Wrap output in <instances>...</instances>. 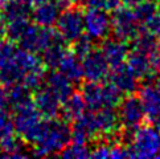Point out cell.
<instances>
[{
	"mask_svg": "<svg viewBox=\"0 0 160 159\" xmlns=\"http://www.w3.org/2000/svg\"><path fill=\"white\" fill-rule=\"evenodd\" d=\"M90 149L88 147V143H76L72 142L64 150L60 152V156L62 158H72V159H85L90 158Z\"/></svg>",
	"mask_w": 160,
	"mask_h": 159,
	"instance_id": "4316f807",
	"label": "cell"
},
{
	"mask_svg": "<svg viewBox=\"0 0 160 159\" xmlns=\"http://www.w3.org/2000/svg\"><path fill=\"white\" fill-rule=\"evenodd\" d=\"M82 69L86 81L99 82L108 76L110 65L101 50H91L82 59Z\"/></svg>",
	"mask_w": 160,
	"mask_h": 159,
	"instance_id": "30bf717a",
	"label": "cell"
},
{
	"mask_svg": "<svg viewBox=\"0 0 160 159\" xmlns=\"http://www.w3.org/2000/svg\"><path fill=\"white\" fill-rule=\"evenodd\" d=\"M83 7L86 8H97L106 11V0H85Z\"/></svg>",
	"mask_w": 160,
	"mask_h": 159,
	"instance_id": "836d02e7",
	"label": "cell"
},
{
	"mask_svg": "<svg viewBox=\"0 0 160 159\" xmlns=\"http://www.w3.org/2000/svg\"><path fill=\"white\" fill-rule=\"evenodd\" d=\"M35 105L41 113L42 118L45 119H53L58 118L61 113V101L58 97L50 90L48 86H41L38 90H36L35 94L32 95Z\"/></svg>",
	"mask_w": 160,
	"mask_h": 159,
	"instance_id": "8fae6325",
	"label": "cell"
},
{
	"mask_svg": "<svg viewBox=\"0 0 160 159\" xmlns=\"http://www.w3.org/2000/svg\"><path fill=\"white\" fill-rule=\"evenodd\" d=\"M130 149L131 158H160V127L140 125L134 133Z\"/></svg>",
	"mask_w": 160,
	"mask_h": 159,
	"instance_id": "7a4b0ae2",
	"label": "cell"
},
{
	"mask_svg": "<svg viewBox=\"0 0 160 159\" xmlns=\"http://www.w3.org/2000/svg\"><path fill=\"white\" fill-rule=\"evenodd\" d=\"M47 86L58 97L61 104L74 92L73 81L61 70H52L47 76Z\"/></svg>",
	"mask_w": 160,
	"mask_h": 159,
	"instance_id": "9a60e30c",
	"label": "cell"
},
{
	"mask_svg": "<svg viewBox=\"0 0 160 159\" xmlns=\"http://www.w3.org/2000/svg\"><path fill=\"white\" fill-rule=\"evenodd\" d=\"M159 74H160V72H159ZM159 78H160V77H159Z\"/></svg>",
	"mask_w": 160,
	"mask_h": 159,
	"instance_id": "60d3db41",
	"label": "cell"
},
{
	"mask_svg": "<svg viewBox=\"0 0 160 159\" xmlns=\"http://www.w3.org/2000/svg\"><path fill=\"white\" fill-rule=\"evenodd\" d=\"M5 92H7V104H9L12 107L19 106L22 102L32 98L31 90L21 82H16L8 88H5Z\"/></svg>",
	"mask_w": 160,
	"mask_h": 159,
	"instance_id": "cb8c5ba5",
	"label": "cell"
},
{
	"mask_svg": "<svg viewBox=\"0 0 160 159\" xmlns=\"http://www.w3.org/2000/svg\"><path fill=\"white\" fill-rule=\"evenodd\" d=\"M85 31L94 40H103L111 32V15L105 9L88 8L83 12Z\"/></svg>",
	"mask_w": 160,
	"mask_h": 159,
	"instance_id": "52a82bcc",
	"label": "cell"
},
{
	"mask_svg": "<svg viewBox=\"0 0 160 159\" xmlns=\"http://www.w3.org/2000/svg\"><path fill=\"white\" fill-rule=\"evenodd\" d=\"M102 98L103 107H118L123 100V93L111 82L102 84Z\"/></svg>",
	"mask_w": 160,
	"mask_h": 159,
	"instance_id": "d4e9b609",
	"label": "cell"
},
{
	"mask_svg": "<svg viewBox=\"0 0 160 159\" xmlns=\"http://www.w3.org/2000/svg\"><path fill=\"white\" fill-rule=\"evenodd\" d=\"M130 43H131L132 50H136V52H140L147 56L152 53V50L156 48V44H158L156 37L151 35L150 32H147L146 29H143L142 27L138 32V35L131 40Z\"/></svg>",
	"mask_w": 160,
	"mask_h": 159,
	"instance_id": "603a6c76",
	"label": "cell"
},
{
	"mask_svg": "<svg viewBox=\"0 0 160 159\" xmlns=\"http://www.w3.org/2000/svg\"><path fill=\"white\" fill-rule=\"evenodd\" d=\"M16 50H18V47H16L15 41L9 38L0 40V69L9 65L13 61Z\"/></svg>",
	"mask_w": 160,
	"mask_h": 159,
	"instance_id": "83f0119b",
	"label": "cell"
},
{
	"mask_svg": "<svg viewBox=\"0 0 160 159\" xmlns=\"http://www.w3.org/2000/svg\"><path fill=\"white\" fill-rule=\"evenodd\" d=\"M66 45H68V43L62 37L57 38L50 47H48L42 52V59L41 60L44 62V65L47 68H50V69L58 68L62 57L65 56L66 50H68Z\"/></svg>",
	"mask_w": 160,
	"mask_h": 159,
	"instance_id": "7402d4cb",
	"label": "cell"
},
{
	"mask_svg": "<svg viewBox=\"0 0 160 159\" xmlns=\"http://www.w3.org/2000/svg\"><path fill=\"white\" fill-rule=\"evenodd\" d=\"M70 50L78 56L79 59H83L86 54H89L91 50H93V43H91V37L89 35H82L81 37H78L76 41L70 44Z\"/></svg>",
	"mask_w": 160,
	"mask_h": 159,
	"instance_id": "4dcf8cb0",
	"label": "cell"
},
{
	"mask_svg": "<svg viewBox=\"0 0 160 159\" xmlns=\"http://www.w3.org/2000/svg\"><path fill=\"white\" fill-rule=\"evenodd\" d=\"M132 11L139 23H143L148 18H151L155 12H158V3L156 0H143L136 7L132 8Z\"/></svg>",
	"mask_w": 160,
	"mask_h": 159,
	"instance_id": "f1b7e54d",
	"label": "cell"
},
{
	"mask_svg": "<svg viewBox=\"0 0 160 159\" xmlns=\"http://www.w3.org/2000/svg\"><path fill=\"white\" fill-rule=\"evenodd\" d=\"M140 2H143V0H122L123 5H126V7H128V8L136 7V5H138Z\"/></svg>",
	"mask_w": 160,
	"mask_h": 159,
	"instance_id": "d590c367",
	"label": "cell"
},
{
	"mask_svg": "<svg viewBox=\"0 0 160 159\" xmlns=\"http://www.w3.org/2000/svg\"><path fill=\"white\" fill-rule=\"evenodd\" d=\"M101 52L103 53L108 65L114 68L126 62L128 56V47L122 40H118L115 37H111V38L106 37L102 40Z\"/></svg>",
	"mask_w": 160,
	"mask_h": 159,
	"instance_id": "4fadbf2b",
	"label": "cell"
},
{
	"mask_svg": "<svg viewBox=\"0 0 160 159\" xmlns=\"http://www.w3.org/2000/svg\"><path fill=\"white\" fill-rule=\"evenodd\" d=\"M12 133H16L13 119L11 118L8 111H5L4 109L0 110V141H2L3 137Z\"/></svg>",
	"mask_w": 160,
	"mask_h": 159,
	"instance_id": "1f68e13d",
	"label": "cell"
},
{
	"mask_svg": "<svg viewBox=\"0 0 160 159\" xmlns=\"http://www.w3.org/2000/svg\"><path fill=\"white\" fill-rule=\"evenodd\" d=\"M97 125L99 130V138L114 135L121 130V119H119L118 111L115 107H102V109L95 111Z\"/></svg>",
	"mask_w": 160,
	"mask_h": 159,
	"instance_id": "5bb4252c",
	"label": "cell"
},
{
	"mask_svg": "<svg viewBox=\"0 0 160 159\" xmlns=\"http://www.w3.org/2000/svg\"><path fill=\"white\" fill-rule=\"evenodd\" d=\"M108 78H110V82L115 85L122 93L134 94L139 89L138 78L131 72V69L126 62L111 68V73L108 76Z\"/></svg>",
	"mask_w": 160,
	"mask_h": 159,
	"instance_id": "7c38bea8",
	"label": "cell"
},
{
	"mask_svg": "<svg viewBox=\"0 0 160 159\" xmlns=\"http://www.w3.org/2000/svg\"><path fill=\"white\" fill-rule=\"evenodd\" d=\"M81 94L86 102L89 110L97 111L103 107V98H102V84L95 81H86L81 86Z\"/></svg>",
	"mask_w": 160,
	"mask_h": 159,
	"instance_id": "44dd1931",
	"label": "cell"
},
{
	"mask_svg": "<svg viewBox=\"0 0 160 159\" xmlns=\"http://www.w3.org/2000/svg\"><path fill=\"white\" fill-rule=\"evenodd\" d=\"M72 142V127L65 119H47L44 133L32 146L31 155L49 156L60 155V152Z\"/></svg>",
	"mask_w": 160,
	"mask_h": 159,
	"instance_id": "6da1fadb",
	"label": "cell"
},
{
	"mask_svg": "<svg viewBox=\"0 0 160 159\" xmlns=\"http://www.w3.org/2000/svg\"><path fill=\"white\" fill-rule=\"evenodd\" d=\"M81 59L78 56L74 54L70 48L66 50L65 56L62 57L58 69L65 73V74L69 77L73 82H78L83 78V69H82V61H79Z\"/></svg>",
	"mask_w": 160,
	"mask_h": 159,
	"instance_id": "ffe728a7",
	"label": "cell"
},
{
	"mask_svg": "<svg viewBox=\"0 0 160 159\" xmlns=\"http://www.w3.org/2000/svg\"><path fill=\"white\" fill-rule=\"evenodd\" d=\"M95 138H99L95 111H85L81 117H78L76 121L72 122V142L89 143Z\"/></svg>",
	"mask_w": 160,
	"mask_h": 159,
	"instance_id": "9c48e42d",
	"label": "cell"
},
{
	"mask_svg": "<svg viewBox=\"0 0 160 159\" xmlns=\"http://www.w3.org/2000/svg\"><path fill=\"white\" fill-rule=\"evenodd\" d=\"M118 115L121 119L122 127L136 130L140 125L146 123V113L139 95L128 94L123 97L121 104L118 105Z\"/></svg>",
	"mask_w": 160,
	"mask_h": 159,
	"instance_id": "8992f818",
	"label": "cell"
},
{
	"mask_svg": "<svg viewBox=\"0 0 160 159\" xmlns=\"http://www.w3.org/2000/svg\"><path fill=\"white\" fill-rule=\"evenodd\" d=\"M140 29L139 20L136 19L132 8L119 7L111 12V32L112 37L130 43Z\"/></svg>",
	"mask_w": 160,
	"mask_h": 159,
	"instance_id": "5b68a950",
	"label": "cell"
},
{
	"mask_svg": "<svg viewBox=\"0 0 160 159\" xmlns=\"http://www.w3.org/2000/svg\"><path fill=\"white\" fill-rule=\"evenodd\" d=\"M81 9V5H76V7L72 5V7L62 11L56 21L57 32L69 45L83 35L85 21L83 12Z\"/></svg>",
	"mask_w": 160,
	"mask_h": 159,
	"instance_id": "277c9868",
	"label": "cell"
},
{
	"mask_svg": "<svg viewBox=\"0 0 160 159\" xmlns=\"http://www.w3.org/2000/svg\"><path fill=\"white\" fill-rule=\"evenodd\" d=\"M156 3H158V11L160 12V0H156Z\"/></svg>",
	"mask_w": 160,
	"mask_h": 159,
	"instance_id": "ab89813d",
	"label": "cell"
},
{
	"mask_svg": "<svg viewBox=\"0 0 160 159\" xmlns=\"http://www.w3.org/2000/svg\"><path fill=\"white\" fill-rule=\"evenodd\" d=\"M13 125L15 130L19 135H25L29 133L31 130L37 126V125L42 121V115L38 111V109L35 105L33 97L25 102H22L21 105L13 107Z\"/></svg>",
	"mask_w": 160,
	"mask_h": 159,
	"instance_id": "ba28073f",
	"label": "cell"
},
{
	"mask_svg": "<svg viewBox=\"0 0 160 159\" xmlns=\"http://www.w3.org/2000/svg\"><path fill=\"white\" fill-rule=\"evenodd\" d=\"M5 37V20L0 15V40Z\"/></svg>",
	"mask_w": 160,
	"mask_h": 159,
	"instance_id": "8d00e7d4",
	"label": "cell"
},
{
	"mask_svg": "<svg viewBox=\"0 0 160 159\" xmlns=\"http://www.w3.org/2000/svg\"><path fill=\"white\" fill-rule=\"evenodd\" d=\"M60 15V8L53 2H47L40 5H36L35 9L32 11V20L38 25L42 27H53L56 24L57 19Z\"/></svg>",
	"mask_w": 160,
	"mask_h": 159,
	"instance_id": "ac0fdd59",
	"label": "cell"
},
{
	"mask_svg": "<svg viewBox=\"0 0 160 159\" xmlns=\"http://www.w3.org/2000/svg\"><path fill=\"white\" fill-rule=\"evenodd\" d=\"M45 69H47V68L28 72L27 74L22 77V84H24L31 92L35 93L36 90H38L42 86V82H44V78H45Z\"/></svg>",
	"mask_w": 160,
	"mask_h": 159,
	"instance_id": "f546056e",
	"label": "cell"
},
{
	"mask_svg": "<svg viewBox=\"0 0 160 159\" xmlns=\"http://www.w3.org/2000/svg\"><path fill=\"white\" fill-rule=\"evenodd\" d=\"M126 64L128 65L131 72L136 76L138 80H148L151 73L153 72L148 56L140 52H136V50H132L131 53H128Z\"/></svg>",
	"mask_w": 160,
	"mask_h": 159,
	"instance_id": "d6986e66",
	"label": "cell"
},
{
	"mask_svg": "<svg viewBox=\"0 0 160 159\" xmlns=\"http://www.w3.org/2000/svg\"><path fill=\"white\" fill-rule=\"evenodd\" d=\"M60 36L57 31H53L50 27H42L33 23L27 27L22 33L19 44L22 49H27L33 53H42L48 47H50Z\"/></svg>",
	"mask_w": 160,
	"mask_h": 159,
	"instance_id": "3957f363",
	"label": "cell"
},
{
	"mask_svg": "<svg viewBox=\"0 0 160 159\" xmlns=\"http://www.w3.org/2000/svg\"><path fill=\"white\" fill-rule=\"evenodd\" d=\"M83 2H85V0H72V3H73V4L81 5V7H83Z\"/></svg>",
	"mask_w": 160,
	"mask_h": 159,
	"instance_id": "f35d334b",
	"label": "cell"
},
{
	"mask_svg": "<svg viewBox=\"0 0 160 159\" xmlns=\"http://www.w3.org/2000/svg\"><path fill=\"white\" fill-rule=\"evenodd\" d=\"M0 15L5 23L16 19H29L32 16V4L28 0H4Z\"/></svg>",
	"mask_w": 160,
	"mask_h": 159,
	"instance_id": "2e32d148",
	"label": "cell"
},
{
	"mask_svg": "<svg viewBox=\"0 0 160 159\" xmlns=\"http://www.w3.org/2000/svg\"><path fill=\"white\" fill-rule=\"evenodd\" d=\"M5 104H7V92H5V88L0 85V110L4 109Z\"/></svg>",
	"mask_w": 160,
	"mask_h": 159,
	"instance_id": "e575fe53",
	"label": "cell"
},
{
	"mask_svg": "<svg viewBox=\"0 0 160 159\" xmlns=\"http://www.w3.org/2000/svg\"><path fill=\"white\" fill-rule=\"evenodd\" d=\"M86 107H88L86 102H85L82 94L78 92H73L69 97L62 102L60 114L62 115V119H65L66 122H73L83 114Z\"/></svg>",
	"mask_w": 160,
	"mask_h": 159,
	"instance_id": "e0dca14e",
	"label": "cell"
},
{
	"mask_svg": "<svg viewBox=\"0 0 160 159\" xmlns=\"http://www.w3.org/2000/svg\"><path fill=\"white\" fill-rule=\"evenodd\" d=\"M28 2L32 4V7H36V5H40V4H42V3L49 2V0H28Z\"/></svg>",
	"mask_w": 160,
	"mask_h": 159,
	"instance_id": "74e56055",
	"label": "cell"
},
{
	"mask_svg": "<svg viewBox=\"0 0 160 159\" xmlns=\"http://www.w3.org/2000/svg\"><path fill=\"white\" fill-rule=\"evenodd\" d=\"M28 25H29L28 19H16L7 21L5 23V37L19 43V40L21 38Z\"/></svg>",
	"mask_w": 160,
	"mask_h": 159,
	"instance_id": "484cf974",
	"label": "cell"
},
{
	"mask_svg": "<svg viewBox=\"0 0 160 159\" xmlns=\"http://www.w3.org/2000/svg\"><path fill=\"white\" fill-rule=\"evenodd\" d=\"M142 28L150 32L156 38H160V12H155L151 18H148L142 23Z\"/></svg>",
	"mask_w": 160,
	"mask_h": 159,
	"instance_id": "d6a6232c",
	"label": "cell"
}]
</instances>
